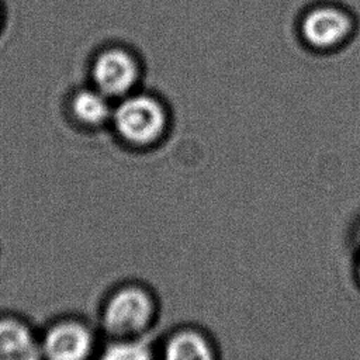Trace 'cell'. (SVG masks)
Returning <instances> with one entry per match:
<instances>
[{
	"label": "cell",
	"mask_w": 360,
	"mask_h": 360,
	"mask_svg": "<svg viewBox=\"0 0 360 360\" xmlns=\"http://www.w3.org/2000/svg\"><path fill=\"white\" fill-rule=\"evenodd\" d=\"M115 125L125 139L134 143H148L156 139L163 129V110L149 97H134L124 101L115 111Z\"/></svg>",
	"instance_id": "obj_1"
},
{
	"label": "cell",
	"mask_w": 360,
	"mask_h": 360,
	"mask_svg": "<svg viewBox=\"0 0 360 360\" xmlns=\"http://www.w3.org/2000/svg\"><path fill=\"white\" fill-rule=\"evenodd\" d=\"M39 339L44 360H86L91 350L89 329L73 321L49 326Z\"/></svg>",
	"instance_id": "obj_2"
},
{
	"label": "cell",
	"mask_w": 360,
	"mask_h": 360,
	"mask_svg": "<svg viewBox=\"0 0 360 360\" xmlns=\"http://www.w3.org/2000/svg\"><path fill=\"white\" fill-rule=\"evenodd\" d=\"M152 316L149 297L138 288L121 290L108 302L104 314L107 328L115 333H131L142 329Z\"/></svg>",
	"instance_id": "obj_3"
},
{
	"label": "cell",
	"mask_w": 360,
	"mask_h": 360,
	"mask_svg": "<svg viewBox=\"0 0 360 360\" xmlns=\"http://www.w3.org/2000/svg\"><path fill=\"white\" fill-rule=\"evenodd\" d=\"M136 65L124 51H107L96 60L93 75L101 91L107 94H122L136 79Z\"/></svg>",
	"instance_id": "obj_4"
},
{
	"label": "cell",
	"mask_w": 360,
	"mask_h": 360,
	"mask_svg": "<svg viewBox=\"0 0 360 360\" xmlns=\"http://www.w3.org/2000/svg\"><path fill=\"white\" fill-rule=\"evenodd\" d=\"M0 360H44L41 339L22 321L0 318Z\"/></svg>",
	"instance_id": "obj_5"
},
{
	"label": "cell",
	"mask_w": 360,
	"mask_h": 360,
	"mask_svg": "<svg viewBox=\"0 0 360 360\" xmlns=\"http://www.w3.org/2000/svg\"><path fill=\"white\" fill-rule=\"evenodd\" d=\"M350 18L340 10L332 7L311 11L304 22L302 32L315 46L326 48L340 42L350 31Z\"/></svg>",
	"instance_id": "obj_6"
},
{
	"label": "cell",
	"mask_w": 360,
	"mask_h": 360,
	"mask_svg": "<svg viewBox=\"0 0 360 360\" xmlns=\"http://www.w3.org/2000/svg\"><path fill=\"white\" fill-rule=\"evenodd\" d=\"M166 360H212V356L207 342L200 335L186 332L169 342Z\"/></svg>",
	"instance_id": "obj_7"
},
{
	"label": "cell",
	"mask_w": 360,
	"mask_h": 360,
	"mask_svg": "<svg viewBox=\"0 0 360 360\" xmlns=\"http://www.w3.org/2000/svg\"><path fill=\"white\" fill-rule=\"evenodd\" d=\"M73 112L86 124H100L108 115V104L94 91H82L73 100Z\"/></svg>",
	"instance_id": "obj_8"
},
{
	"label": "cell",
	"mask_w": 360,
	"mask_h": 360,
	"mask_svg": "<svg viewBox=\"0 0 360 360\" xmlns=\"http://www.w3.org/2000/svg\"><path fill=\"white\" fill-rule=\"evenodd\" d=\"M101 360H150L148 347L138 342H124L111 345Z\"/></svg>",
	"instance_id": "obj_9"
},
{
	"label": "cell",
	"mask_w": 360,
	"mask_h": 360,
	"mask_svg": "<svg viewBox=\"0 0 360 360\" xmlns=\"http://www.w3.org/2000/svg\"><path fill=\"white\" fill-rule=\"evenodd\" d=\"M357 240H359V248H360V228L357 232ZM357 278L360 281V253H359V260H357Z\"/></svg>",
	"instance_id": "obj_10"
}]
</instances>
